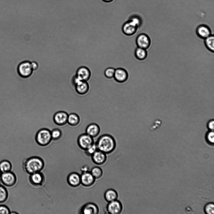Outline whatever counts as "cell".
I'll return each mask as SVG.
<instances>
[{"label":"cell","mask_w":214,"mask_h":214,"mask_svg":"<svg viewBox=\"0 0 214 214\" xmlns=\"http://www.w3.org/2000/svg\"><path fill=\"white\" fill-rule=\"evenodd\" d=\"M97 149L106 154L112 152L115 149L116 143L114 138L108 134L100 136L95 143Z\"/></svg>","instance_id":"obj_1"},{"label":"cell","mask_w":214,"mask_h":214,"mask_svg":"<svg viewBox=\"0 0 214 214\" xmlns=\"http://www.w3.org/2000/svg\"><path fill=\"white\" fill-rule=\"evenodd\" d=\"M44 166V161L38 156H33L27 159L24 161L23 166L24 170L29 175L40 172Z\"/></svg>","instance_id":"obj_2"},{"label":"cell","mask_w":214,"mask_h":214,"mask_svg":"<svg viewBox=\"0 0 214 214\" xmlns=\"http://www.w3.org/2000/svg\"><path fill=\"white\" fill-rule=\"evenodd\" d=\"M35 139L37 143L40 146L48 145L52 139L51 131L46 128L40 129L36 134Z\"/></svg>","instance_id":"obj_3"},{"label":"cell","mask_w":214,"mask_h":214,"mask_svg":"<svg viewBox=\"0 0 214 214\" xmlns=\"http://www.w3.org/2000/svg\"><path fill=\"white\" fill-rule=\"evenodd\" d=\"M17 70L19 75L23 78L30 77L33 71L31 62L29 61H24L19 63L18 66Z\"/></svg>","instance_id":"obj_4"},{"label":"cell","mask_w":214,"mask_h":214,"mask_svg":"<svg viewBox=\"0 0 214 214\" xmlns=\"http://www.w3.org/2000/svg\"><path fill=\"white\" fill-rule=\"evenodd\" d=\"M17 177L15 174L11 171L2 173L0 176V181L4 186L11 187L16 184Z\"/></svg>","instance_id":"obj_5"},{"label":"cell","mask_w":214,"mask_h":214,"mask_svg":"<svg viewBox=\"0 0 214 214\" xmlns=\"http://www.w3.org/2000/svg\"><path fill=\"white\" fill-rule=\"evenodd\" d=\"M94 143L93 138L86 133L80 135L77 139V144L79 147L84 151Z\"/></svg>","instance_id":"obj_6"},{"label":"cell","mask_w":214,"mask_h":214,"mask_svg":"<svg viewBox=\"0 0 214 214\" xmlns=\"http://www.w3.org/2000/svg\"><path fill=\"white\" fill-rule=\"evenodd\" d=\"M123 209L121 202L117 200L108 202L106 206L107 211L110 214H119L122 212Z\"/></svg>","instance_id":"obj_7"},{"label":"cell","mask_w":214,"mask_h":214,"mask_svg":"<svg viewBox=\"0 0 214 214\" xmlns=\"http://www.w3.org/2000/svg\"><path fill=\"white\" fill-rule=\"evenodd\" d=\"M29 181L31 184L35 186H42L45 181V176L41 172L34 173L30 175Z\"/></svg>","instance_id":"obj_8"},{"label":"cell","mask_w":214,"mask_h":214,"mask_svg":"<svg viewBox=\"0 0 214 214\" xmlns=\"http://www.w3.org/2000/svg\"><path fill=\"white\" fill-rule=\"evenodd\" d=\"M136 44L138 47L146 49L150 44V39L149 36L146 34H141L137 37Z\"/></svg>","instance_id":"obj_9"},{"label":"cell","mask_w":214,"mask_h":214,"mask_svg":"<svg viewBox=\"0 0 214 214\" xmlns=\"http://www.w3.org/2000/svg\"><path fill=\"white\" fill-rule=\"evenodd\" d=\"M80 213L82 214H97L99 212L98 206L92 202L84 204L80 209Z\"/></svg>","instance_id":"obj_10"},{"label":"cell","mask_w":214,"mask_h":214,"mask_svg":"<svg viewBox=\"0 0 214 214\" xmlns=\"http://www.w3.org/2000/svg\"><path fill=\"white\" fill-rule=\"evenodd\" d=\"M95 179L90 171L82 172L81 175V184L85 187H90L95 183Z\"/></svg>","instance_id":"obj_11"},{"label":"cell","mask_w":214,"mask_h":214,"mask_svg":"<svg viewBox=\"0 0 214 214\" xmlns=\"http://www.w3.org/2000/svg\"><path fill=\"white\" fill-rule=\"evenodd\" d=\"M138 28L133 23L129 20L123 24L122 29L124 34L128 36H131L136 33Z\"/></svg>","instance_id":"obj_12"},{"label":"cell","mask_w":214,"mask_h":214,"mask_svg":"<svg viewBox=\"0 0 214 214\" xmlns=\"http://www.w3.org/2000/svg\"><path fill=\"white\" fill-rule=\"evenodd\" d=\"M91 157L93 162L98 165L104 164L107 159L106 154L98 149L91 155Z\"/></svg>","instance_id":"obj_13"},{"label":"cell","mask_w":214,"mask_h":214,"mask_svg":"<svg viewBox=\"0 0 214 214\" xmlns=\"http://www.w3.org/2000/svg\"><path fill=\"white\" fill-rule=\"evenodd\" d=\"M76 75L81 80L87 81L91 76L89 69L86 66H81L77 69Z\"/></svg>","instance_id":"obj_14"},{"label":"cell","mask_w":214,"mask_h":214,"mask_svg":"<svg viewBox=\"0 0 214 214\" xmlns=\"http://www.w3.org/2000/svg\"><path fill=\"white\" fill-rule=\"evenodd\" d=\"M128 77V73L125 69L119 68L115 69L113 78L117 82H124L127 81Z\"/></svg>","instance_id":"obj_15"},{"label":"cell","mask_w":214,"mask_h":214,"mask_svg":"<svg viewBox=\"0 0 214 214\" xmlns=\"http://www.w3.org/2000/svg\"><path fill=\"white\" fill-rule=\"evenodd\" d=\"M67 180L68 183L70 186L77 187L81 184V175L77 172H72L68 176Z\"/></svg>","instance_id":"obj_16"},{"label":"cell","mask_w":214,"mask_h":214,"mask_svg":"<svg viewBox=\"0 0 214 214\" xmlns=\"http://www.w3.org/2000/svg\"><path fill=\"white\" fill-rule=\"evenodd\" d=\"M68 114L65 112L59 111L54 116V120L55 123L59 125H64L67 123Z\"/></svg>","instance_id":"obj_17"},{"label":"cell","mask_w":214,"mask_h":214,"mask_svg":"<svg viewBox=\"0 0 214 214\" xmlns=\"http://www.w3.org/2000/svg\"><path fill=\"white\" fill-rule=\"evenodd\" d=\"M100 129L99 126L97 124L92 123L86 126L85 133L93 138L97 137L99 134Z\"/></svg>","instance_id":"obj_18"},{"label":"cell","mask_w":214,"mask_h":214,"mask_svg":"<svg viewBox=\"0 0 214 214\" xmlns=\"http://www.w3.org/2000/svg\"><path fill=\"white\" fill-rule=\"evenodd\" d=\"M77 92L81 95L86 94L89 90V85L87 81H80L75 85Z\"/></svg>","instance_id":"obj_19"},{"label":"cell","mask_w":214,"mask_h":214,"mask_svg":"<svg viewBox=\"0 0 214 214\" xmlns=\"http://www.w3.org/2000/svg\"><path fill=\"white\" fill-rule=\"evenodd\" d=\"M196 32L198 36L202 39H205L211 35L210 28L205 25L199 26L197 28Z\"/></svg>","instance_id":"obj_20"},{"label":"cell","mask_w":214,"mask_h":214,"mask_svg":"<svg viewBox=\"0 0 214 214\" xmlns=\"http://www.w3.org/2000/svg\"><path fill=\"white\" fill-rule=\"evenodd\" d=\"M118 195L115 190L109 189L106 191L104 194L105 200L108 202L117 200Z\"/></svg>","instance_id":"obj_21"},{"label":"cell","mask_w":214,"mask_h":214,"mask_svg":"<svg viewBox=\"0 0 214 214\" xmlns=\"http://www.w3.org/2000/svg\"><path fill=\"white\" fill-rule=\"evenodd\" d=\"M12 165L10 161L4 159L0 162V170L2 173L11 171Z\"/></svg>","instance_id":"obj_22"},{"label":"cell","mask_w":214,"mask_h":214,"mask_svg":"<svg viewBox=\"0 0 214 214\" xmlns=\"http://www.w3.org/2000/svg\"><path fill=\"white\" fill-rule=\"evenodd\" d=\"M147 55L146 49L138 47L135 51L136 58L139 60H143L146 58Z\"/></svg>","instance_id":"obj_23"},{"label":"cell","mask_w":214,"mask_h":214,"mask_svg":"<svg viewBox=\"0 0 214 214\" xmlns=\"http://www.w3.org/2000/svg\"><path fill=\"white\" fill-rule=\"evenodd\" d=\"M80 119L79 116L75 113H71L68 114L67 123L72 126H76L80 122Z\"/></svg>","instance_id":"obj_24"},{"label":"cell","mask_w":214,"mask_h":214,"mask_svg":"<svg viewBox=\"0 0 214 214\" xmlns=\"http://www.w3.org/2000/svg\"><path fill=\"white\" fill-rule=\"evenodd\" d=\"M8 197V193L6 187L3 185L0 184V203L6 202Z\"/></svg>","instance_id":"obj_25"},{"label":"cell","mask_w":214,"mask_h":214,"mask_svg":"<svg viewBox=\"0 0 214 214\" xmlns=\"http://www.w3.org/2000/svg\"><path fill=\"white\" fill-rule=\"evenodd\" d=\"M205 44L207 48L211 51L214 50V37L213 35H210L205 39Z\"/></svg>","instance_id":"obj_26"},{"label":"cell","mask_w":214,"mask_h":214,"mask_svg":"<svg viewBox=\"0 0 214 214\" xmlns=\"http://www.w3.org/2000/svg\"><path fill=\"white\" fill-rule=\"evenodd\" d=\"M90 172L95 179L100 178L103 175L102 170L98 166H95L92 168Z\"/></svg>","instance_id":"obj_27"},{"label":"cell","mask_w":214,"mask_h":214,"mask_svg":"<svg viewBox=\"0 0 214 214\" xmlns=\"http://www.w3.org/2000/svg\"><path fill=\"white\" fill-rule=\"evenodd\" d=\"M205 139L206 142L209 144H213L214 137L213 131L209 130L206 133Z\"/></svg>","instance_id":"obj_28"},{"label":"cell","mask_w":214,"mask_h":214,"mask_svg":"<svg viewBox=\"0 0 214 214\" xmlns=\"http://www.w3.org/2000/svg\"><path fill=\"white\" fill-rule=\"evenodd\" d=\"M115 69L112 67L107 68L104 71V75L108 78L111 79L113 78Z\"/></svg>","instance_id":"obj_29"},{"label":"cell","mask_w":214,"mask_h":214,"mask_svg":"<svg viewBox=\"0 0 214 214\" xmlns=\"http://www.w3.org/2000/svg\"><path fill=\"white\" fill-rule=\"evenodd\" d=\"M51 134L52 139L54 140H56L60 138L61 132L60 129L55 128L51 131Z\"/></svg>","instance_id":"obj_30"},{"label":"cell","mask_w":214,"mask_h":214,"mask_svg":"<svg viewBox=\"0 0 214 214\" xmlns=\"http://www.w3.org/2000/svg\"><path fill=\"white\" fill-rule=\"evenodd\" d=\"M204 211L207 214H213L214 213V205L213 203L206 204L204 207Z\"/></svg>","instance_id":"obj_31"},{"label":"cell","mask_w":214,"mask_h":214,"mask_svg":"<svg viewBox=\"0 0 214 214\" xmlns=\"http://www.w3.org/2000/svg\"><path fill=\"white\" fill-rule=\"evenodd\" d=\"M97 150L96 145L95 143H94L91 146L85 150V152L86 155L91 156Z\"/></svg>","instance_id":"obj_32"},{"label":"cell","mask_w":214,"mask_h":214,"mask_svg":"<svg viewBox=\"0 0 214 214\" xmlns=\"http://www.w3.org/2000/svg\"><path fill=\"white\" fill-rule=\"evenodd\" d=\"M162 121L159 119L155 120L150 128V129L152 131L156 130L159 128L161 124Z\"/></svg>","instance_id":"obj_33"},{"label":"cell","mask_w":214,"mask_h":214,"mask_svg":"<svg viewBox=\"0 0 214 214\" xmlns=\"http://www.w3.org/2000/svg\"><path fill=\"white\" fill-rule=\"evenodd\" d=\"M129 20H130L136 25L138 27L141 24L142 22L141 18L137 16H133L130 18Z\"/></svg>","instance_id":"obj_34"},{"label":"cell","mask_w":214,"mask_h":214,"mask_svg":"<svg viewBox=\"0 0 214 214\" xmlns=\"http://www.w3.org/2000/svg\"><path fill=\"white\" fill-rule=\"evenodd\" d=\"M11 211L9 208L4 205H0V214H10Z\"/></svg>","instance_id":"obj_35"},{"label":"cell","mask_w":214,"mask_h":214,"mask_svg":"<svg viewBox=\"0 0 214 214\" xmlns=\"http://www.w3.org/2000/svg\"><path fill=\"white\" fill-rule=\"evenodd\" d=\"M214 121L213 120H209L207 124V127L209 130L213 131L214 128Z\"/></svg>","instance_id":"obj_36"},{"label":"cell","mask_w":214,"mask_h":214,"mask_svg":"<svg viewBox=\"0 0 214 214\" xmlns=\"http://www.w3.org/2000/svg\"><path fill=\"white\" fill-rule=\"evenodd\" d=\"M31 65L33 70H36L38 67V65L37 62L33 61L31 62Z\"/></svg>","instance_id":"obj_37"},{"label":"cell","mask_w":214,"mask_h":214,"mask_svg":"<svg viewBox=\"0 0 214 214\" xmlns=\"http://www.w3.org/2000/svg\"><path fill=\"white\" fill-rule=\"evenodd\" d=\"M89 168L88 166L85 165L82 167L81 169V170L82 172L89 171Z\"/></svg>","instance_id":"obj_38"},{"label":"cell","mask_w":214,"mask_h":214,"mask_svg":"<svg viewBox=\"0 0 214 214\" xmlns=\"http://www.w3.org/2000/svg\"><path fill=\"white\" fill-rule=\"evenodd\" d=\"M104 2H109L112 1L113 0H103Z\"/></svg>","instance_id":"obj_39"},{"label":"cell","mask_w":214,"mask_h":214,"mask_svg":"<svg viewBox=\"0 0 214 214\" xmlns=\"http://www.w3.org/2000/svg\"><path fill=\"white\" fill-rule=\"evenodd\" d=\"M2 172H1V170H0V176H1V174H2Z\"/></svg>","instance_id":"obj_40"}]
</instances>
